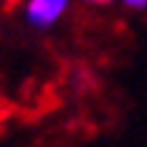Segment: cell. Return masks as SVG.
Returning a JSON list of instances; mask_svg holds the SVG:
<instances>
[{"instance_id": "cell-2", "label": "cell", "mask_w": 147, "mask_h": 147, "mask_svg": "<svg viewBox=\"0 0 147 147\" xmlns=\"http://www.w3.org/2000/svg\"><path fill=\"white\" fill-rule=\"evenodd\" d=\"M122 6L130 11H147V0H122Z\"/></svg>"}, {"instance_id": "cell-1", "label": "cell", "mask_w": 147, "mask_h": 147, "mask_svg": "<svg viewBox=\"0 0 147 147\" xmlns=\"http://www.w3.org/2000/svg\"><path fill=\"white\" fill-rule=\"evenodd\" d=\"M71 3L74 0H26L23 3V20L37 31H51L71 11Z\"/></svg>"}, {"instance_id": "cell-3", "label": "cell", "mask_w": 147, "mask_h": 147, "mask_svg": "<svg viewBox=\"0 0 147 147\" xmlns=\"http://www.w3.org/2000/svg\"><path fill=\"white\" fill-rule=\"evenodd\" d=\"M82 3H91V6H108V3H113V0H82Z\"/></svg>"}]
</instances>
